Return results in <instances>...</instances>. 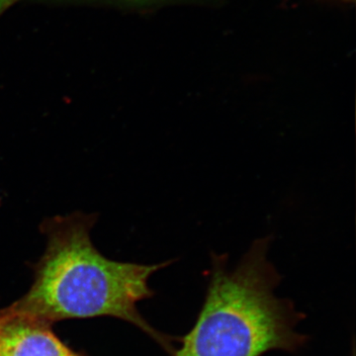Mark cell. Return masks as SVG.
I'll return each mask as SVG.
<instances>
[{
	"mask_svg": "<svg viewBox=\"0 0 356 356\" xmlns=\"http://www.w3.org/2000/svg\"><path fill=\"white\" fill-rule=\"evenodd\" d=\"M93 214L50 218L42 224L44 254L35 266L34 280L7 313L53 323L67 318L113 317L130 323L152 337L170 356L179 341L154 329L138 304L151 298V276L172 261L139 264L107 259L93 245Z\"/></svg>",
	"mask_w": 356,
	"mask_h": 356,
	"instance_id": "6da1fadb",
	"label": "cell"
},
{
	"mask_svg": "<svg viewBox=\"0 0 356 356\" xmlns=\"http://www.w3.org/2000/svg\"><path fill=\"white\" fill-rule=\"evenodd\" d=\"M273 241L255 240L232 269L228 254H211L203 305L172 356H262L305 346V316L275 293L282 276L268 259Z\"/></svg>",
	"mask_w": 356,
	"mask_h": 356,
	"instance_id": "7a4b0ae2",
	"label": "cell"
},
{
	"mask_svg": "<svg viewBox=\"0 0 356 356\" xmlns=\"http://www.w3.org/2000/svg\"><path fill=\"white\" fill-rule=\"evenodd\" d=\"M50 323L0 310V356H86L63 343Z\"/></svg>",
	"mask_w": 356,
	"mask_h": 356,
	"instance_id": "3957f363",
	"label": "cell"
},
{
	"mask_svg": "<svg viewBox=\"0 0 356 356\" xmlns=\"http://www.w3.org/2000/svg\"><path fill=\"white\" fill-rule=\"evenodd\" d=\"M120 1L128 2V3L140 4V6H147V4L161 3V2L177 1V0H120Z\"/></svg>",
	"mask_w": 356,
	"mask_h": 356,
	"instance_id": "277c9868",
	"label": "cell"
},
{
	"mask_svg": "<svg viewBox=\"0 0 356 356\" xmlns=\"http://www.w3.org/2000/svg\"><path fill=\"white\" fill-rule=\"evenodd\" d=\"M18 1L19 0H0V16Z\"/></svg>",
	"mask_w": 356,
	"mask_h": 356,
	"instance_id": "5b68a950",
	"label": "cell"
},
{
	"mask_svg": "<svg viewBox=\"0 0 356 356\" xmlns=\"http://www.w3.org/2000/svg\"><path fill=\"white\" fill-rule=\"evenodd\" d=\"M341 2H346V3H350V2H353L355 0H339Z\"/></svg>",
	"mask_w": 356,
	"mask_h": 356,
	"instance_id": "8992f818",
	"label": "cell"
}]
</instances>
